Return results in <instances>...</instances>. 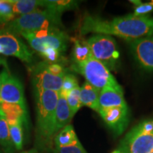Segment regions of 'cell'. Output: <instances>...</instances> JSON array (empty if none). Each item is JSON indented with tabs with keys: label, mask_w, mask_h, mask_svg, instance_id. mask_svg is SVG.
Instances as JSON below:
<instances>
[{
	"label": "cell",
	"mask_w": 153,
	"mask_h": 153,
	"mask_svg": "<svg viewBox=\"0 0 153 153\" xmlns=\"http://www.w3.org/2000/svg\"><path fill=\"white\" fill-rule=\"evenodd\" d=\"M79 30L82 35L90 33L104 34L134 41L153 35V18L129 14L112 20H104L87 15L82 19Z\"/></svg>",
	"instance_id": "obj_1"
},
{
	"label": "cell",
	"mask_w": 153,
	"mask_h": 153,
	"mask_svg": "<svg viewBox=\"0 0 153 153\" xmlns=\"http://www.w3.org/2000/svg\"><path fill=\"white\" fill-rule=\"evenodd\" d=\"M58 91L35 89L36 109V148L39 151L51 152L55 135V109Z\"/></svg>",
	"instance_id": "obj_2"
},
{
	"label": "cell",
	"mask_w": 153,
	"mask_h": 153,
	"mask_svg": "<svg viewBox=\"0 0 153 153\" xmlns=\"http://www.w3.org/2000/svg\"><path fill=\"white\" fill-rule=\"evenodd\" d=\"M62 26L60 15L52 10L43 8L30 14L16 17L4 28L16 35H21L51 28H60Z\"/></svg>",
	"instance_id": "obj_3"
},
{
	"label": "cell",
	"mask_w": 153,
	"mask_h": 153,
	"mask_svg": "<svg viewBox=\"0 0 153 153\" xmlns=\"http://www.w3.org/2000/svg\"><path fill=\"white\" fill-rule=\"evenodd\" d=\"M72 68L85 78L86 82L99 91L105 88H112L123 91L121 86L118 83L109 70L94 57L82 64L72 65Z\"/></svg>",
	"instance_id": "obj_4"
},
{
	"label": "cell",
	"mask_w": 153,
	"mask_h": 153,
	"mask_svg": "<svg viewBox=\"0 0 153 153\" xmlns=\"http://www.w3.org/2000/svg\"><path fill=\"white\" fill-rule=\"evenodd\" d=\"M122 153H150L153 150V120L133 128L123 137L118 149Z\"/></svg>",
	"instance_id": "obj_5"
},
{
	"label": "cell",
	"mask_w": 153,
	"mask_h": 153,
	"mask_svg": "<svg viewBox=\"0 0 153 153\" xmlns=\"http://www.w3.org/2000/svg\"><path fill=\"white\" fill-rule=\"evenodd\" d=\"M20 36L28 41L30 47L40 55L47 48H54L63 53L68 46V36L59 28L43 29Z\"/></svg>",
	"instance_id": "obj_6"
},
{
	"label": "cell",
	"mask_w": 153,
	"mask_h": 153,
	"mask_svg": "<svg viewBox=\"0 0 153 153\" xmlns=\"http://www.w3.org/2000/svg\"><path fill=\"white\" fill-rule=\"evenodd\" d=\"M93 57L108 70H115L119 62L117 44L111 36L96 34L87 40Z\"/></svg>",
	"instance_id": "obj_7"
},
{
	"label": "cell",
	"mask_w": 153,
	"mask_h": 153,
	"mask_svg": "<svg viewBox=\"0 0 153 153\" xmlns=\"http://www.w3.org/2000/svg\"><path fill=\"white\" fill-rule=\"evenodd\" d=\"M0 54L17 57L22 62L30 63L33 53L27 45L15 34L5 28H0Z\"/></svg>",
	"instance_id": "obj_8"
},
{
	"label": "cell",
	"mask_w": 153,
	"mask_h": 153,
	"mask_svg": "<svg viewBox=\"0 0 153 153\" xmlns=\"http://www.w3.org/2000/svg\"><path fill=\"white\" fill-rule=\"evenodd\" d=\"M98 113L116 135H121L128 125L130 111L128 106L100 108Z\"/></svg>",
	"instance_id": "obj_9"
},
{
	"label": "cell",
	"mask_w": 153,
	"mask_h": 153,
	"mask_svg": "<svg viewBox=\"0 0 153 153\" xmlns=\"http://www.w3.org/2000/svg\"><path fill=\"white\" fill-rule=\"evenodd\" d=\"M0 102L17 104L26 107L24 87L18 77L10 72L6 76L0 93Z\"/></svg>",
	"instance_id": "obj_10"
},
{
	"label": "cell",
	"mask_w": 153,
	"mask_h": 153,
	"mask_svg": "<svg viewBox=\"0 0 153 153\" xmlns=\"http://www.w3.org/2000/svg\"><path fill=\"white\" fill-rule=\"evenodd\" d=\"M131 50L140 67L148 71H153V36L131 41Z\"/></svg>",
	"instance_id": "obj_11"
},
{
	"label": "cell",
	"mask_w": 153,
	"mask_h": 153,
	"mask_svg": "<svg viewBox=\"0 0 153 153\" xmlns=\"http://www.w3.org/2000/svg\"><path fill=\"white\" fill-rule=\"evenodd\" d=\"M64 76H55L51 74L43 68L42 64L38 65L34 71L33 83L35 89L58 91L62 88Z\"/></svg>",
	"instance_id": "obj_12"
},
{
	"label": "cell",
	"mask_w": 153,
	"mask_h": 153,
	"mask_svg": "<svg viewBox=\"0 0 153 153\" xmlns=\"http://www.w3.org/2000/svg\"><path fill=\"white\" fill-rule=\"evenodd\" d=\"M0 116L9 126L27 122V108L17 104L0 102Z\"/></svg>",
	"instance_id": "obj_13"
},
{
	"label": "cell",
	"mask_w": 153,
	"mask_h": 153,
	"mask_svg": "<svg viewBox=\"0 0 153 153\" xmlns=\"http://www.w3.org/2000/svg\"><path fill=\"white\" fill-rule=\"evenodd\" d=\"M126 106L127 104L123 97V91H119L112 88H105L101 90L99 97V109Z\"/></svg>",
	"instance_id": "obj_14"
},
{
	"label": "cell",
	"mask_w": 153,
	"mask_h": 153,
	"mask_svg": "<svg viewBox=\"0 0 153 153\" xmlns=\"http://www.w3.org/2000/svg\"><path fill=\"white\" fill-rule=\"evenodd\" d=\"M72 115L66 100V97L62 94L59 93V98L55 109V135L60 130L70 124L72 120Z\"/></svg>",
	"instance_id": "obj_15"
},
{
	"label": "cell",
	"mask_w": 153,
	"mask_h": 153,
	"mask_svg": "<svg viewBox=\"0 0 153 153\" xmlns=\"http://www.w3.org/2000/svg\"><path fill=\"white\" fill-rule=\"evenodd\" d=\"M100 91L87 82H85L80 87V100L82 106H87L98 112Z\"/></svg>",
	"instance_id": "obj_16"
},
{
	"label": "cell",
	"mask_w": 153,
	"mask_h": 153,
	"mask_svg": "<svg viewBox=\"0 0 153 153\" xmlns=\"http://www.w3.org/2000/svg\"><path fill=\"white\" fill-rule=\"evenodd\" d=\"M74 47L72 53V65H77L93 57L87 40L82 38H74Z\"/></svg>",
	"instance_id": "obj_17"
},
{
	"label": "cell",
	"mask_w": 153,
	"mask_h": 153,
	"mask_svg": "<svg viewBox=\"0 0 153 153\" xmlns=\"http://www.w3.org/2000/svg\"><path fill=\"white\" fill-rule=\"evenodd\" d=\"M79 140L76 136L73 126L71 124H69L55 135L53 145L54 148L67 147L75 144Z\"/></svg>",
	"instance_id": "obj_18"
},
{
	"label": "cell",
	"mask_w": 153,
	"mask_h": 153,
	"mask_svg": "<svg viewBox=\"0 0 153 153\" xmlns=\"http://www.w3.org/2000/svg\"><path fill=\"white\" fill-rule=\"evenodd\" d=\"M12 5L13 10L16 16L30 14L37 11L39 8H43V1L38 0H9Z\"/></svg>",
	"instance_id": "obj_19"
},
{
	"label": "cell",
	"mask_w": 153,
	"mask_h": 153,
	"mask_svg": "<svg viewBox=\"0 0 153 153\" xmlns=\"http://www.w3.org/2000/svg\"><path fill=\"white\" fill-rule=\"evenodd\" d=\"M79 1L72 0H43V8H45L62 16L66 11L77 8Z\"/></svg>",
	"instance_id": "obj_20"
},
{
	"label": "cell",
	"mask_w": 153,
	"mask_h": 153,
	"mask_svg": "<svg viewBox=\"0 0 153 153\" xmlns=\"http://www.w3.org/2000/svg\"><path fill=\"white\" fill-rule=\"evenodd\" d=\"M0 145L6 153H14L15 147L11 140L9 126L4 118L0 116Z\"/></svg>",
	"instance_id": "obj_21"
},
{
	"label": "cell",
	"mask_w": 153,
	"mask_h": 153,
	"mask_svg": "<svg viewBox=\"0 0 153 153\" xmlns=\"http://www.w3.org/2000/svg\"><path fill=\"white\" fill-rule=\"evenodd\" d=\"M12 5L9 0H0V28H4L16 18Z\"/></svg>",
	"instance_id": "obj_22"
},
{
	"label": "cell",
	"mask_w": 153,
	"mask_h": 153,
	"mask_svg": "<svg viewBox=\"0 0 153 153\" xmlns=\"http://www.w3.org/2000/svg\"><path fill=\"white\" fill-rule=\"evenodd\" d=\"M66 100L73 118L76 113L82 106L80 100V87L78 86L66 95Z\"/></svg>",
	"instance_id": "obj_23"
},
{
	"label": "cell",
	"mask_w": 153,
	"mask_h": 153,
	"mask_svg": "<svg viewBox=\"0 0 153 153\" xmlns=\"http://www.w3.org/2000/svg\"><path fill=\"white\" fill-rule=\"evenodd\" d=\"M23 123H19L9 126V132L11 140L16 150H22L24 146V132Z\"/></svg>",
	"instance_id": "obj_24"
},
{
	"label": "cell",
	"mask_w": 153,
	"mask_h": 153,
	"mask_svg": "<svg viewBox=\"0 0 153 153\" xmlns=\"http://www.w3.org/2000/svg\"><path fill=\"white\" fill-rule=\"evenodd\" d=\"M133 4H135V9H134L133 15L138 16H148V14L153 11V1L150 2L142 3L140 1H131Z\"/></svg>",
	"instance_id": "obj_25"
},
{
	"label": "cell",
	"mask_w": 153,
	"mask_h": 153,
	"mask_svg": "<svg viewBox=\"0 0 153 153\" xmlns=\"http://www.w3.org/2000/svg\"><path fill=\"white\" fill-rule=\"evenodd\" d=\"M78 86L79 85H78V81L76 76L72 74H67L63 79L62 88H61L60 93L62 94L66 97V95L70 91L73 90L74 88Z\"/></svg>",
	"instance_id": "obj_26"
},
{
	"label": "cell",
	"mask_w": 153,
	"mask_h": 153,
	"mask_svg": "<svg viewBox=\"0 0 153 153\" xmlns=\"http://www.w3.org/2000/svg\"><path fill=\"white\" fill-rule=\"evenodd\" d=\"M42 65L48 72L55 76H65L67 74L66 69L59 63H49L45 62L42 63Z\"/></svg>",
	"instance_id": "obj_27"
},
{
	"label": "cell",
	"mask_w": 153,
	"mask_h": 153,
	"mask_svg": "<svg viewBox=\"0 0 153 153\" xmlns=\"http://www.w3.org/2000/svg\"><path fill=\"white\" fill-rule=\"evenodd\" d=\"M54 150L57 153H87L79 141L70 146L54 148Z\"/></svg>",
	"instance_id": "obj_28"
},
{
	"label": "cell",
	"mask_w": 153,
	"mask_h": 153,
	"mask_svg": "<svg viewBox=\"0 0 153 153\" xmlns=\"http://www.w3.org/2000/svg\"><path fill=\"white\" fill-rule=\"evenodd\" d=\"M9 70L8 69V66H5L4 69L2 70V72L0 73V93H1V87H2L4 81L6 76H7V74H9Z\"/></svg>",
	"instance_id": "obj_29"
},
{
	"label": "cell",
	"mask_w": 153,
	"mask_h": 153,
	"mask_svg": "<svg viewBox=\"0 0 153 153\" xmlns=\"http://www.w3.org/2000/svg\"><path fill=\"white\" fill-rule=\"evenodd\" d=\"M20 153H38V149L36 148H33L32 149H30L29 150H26V151H22Z\"/></svg>",
	"instance_id": "obj_30"
},
{
	"label": "cell",
	"mask_w": 153,
	"mask_h": 153,
	"mask_svg": "<svg viewBox=\"0 0 153 153\" xmlns=\"http://www.w3.org/2000/svg\"><path fill=\"white\" fill-rule=\"evenodd\" d=\"M0 65H4V66H7V60H5L3 57H0Z\"/></svg>",
	"instance_id": "obj_31"
},
{
	"label": "cell",
	"mask_w": 153,
	"mask_h": 153,
	"mask_svg": "<svg viewBox=\"0 0 153 153\" xmlns=\"http://www.w3.org/2000/svg\"><path fill=\"white\" fill-rule=\"evenodd\" d=\"M51 152H52V151H51V152H47V151H43V150L39 151L38 150V153H51Z\"/></svg>",
	"instance_id": "obj_32"
},
{
	"label": "cell",
	"mask_w": 153,
	"mask_h": 153,
	"mask_svg": "<svg viewBox=\"0 0 153 153\" xmlns=\"http://www.w3.org/2000/svg\"><path fill=\"white\" fill-rule=\"evenodd\" d=\"M112 153H122V152H120V151L119 150H116L114 151V152H113Z\"/></svg>",
	"instance_id": "obj_33"
},
{
	"label": "cell",
	"mask_w": 153,
	"mask_h": 153,
	"mask_svg": "<svg viewBox=\"0 0 153 153\" xmlns=\"http://www.w3.org/2000/svg\"><path fill=\"white\" fill-rule=\"evenodd\" d=\"M52 153H57L56 152H55V151L54 150V148H53V150H52Z\"/></svg>",
	"instance_id": "obj_34"
},
{
	"label": "cell",
	"mask_w": 153,
	"mask_h": 153,
	"mask_svg": "<svg viewBox=\"0 0 153 153\" xmlns=\"http://www.w3.org/2000/svg\"><path fill=\"white\" fill-rule=\"evenodd\" d=\"M0 153H3V152L1 151V150H0Z\"/></svg>",
	"instance_id": "obj_35"
},
{
	"label": "cell",
	"mask_w": 153,
	"mask_h": 153,
	"mask_svg": "<svg viewBox=\"0 0 153 153\" xmlns=\"http://www.w3.org/2000/svg\"><path fill=\"white\" fill-rule=\"evenodd\" d=\"M150 153H153V150H152V152H151Z\"/></svg>",
	"instance_id": "obj_36"
}]
</instances>
